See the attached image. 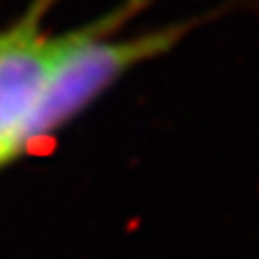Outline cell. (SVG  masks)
I'll list each match as a JSON object with an SVG mask.
<instances>
[{"instance_id":"obj_1","label":"cell","mask_w":259,"mask_h":259,"mask_svg":"<svg viewBox=\"0 0 259 259\" xmlns=\"http://www.w3.org/2000/svg\"><path fill=\"white\" fill-rule=\"evenodd\" d=\"M54 3L32 0L18 22L0 30V166L39 139V115L67 61L93 37L119 32L147 0H125L93 22L50 35L44 15Z\"/></svg>"}]
</instances>
